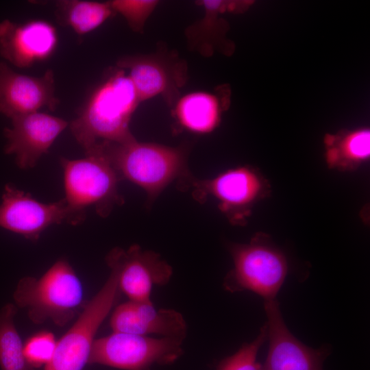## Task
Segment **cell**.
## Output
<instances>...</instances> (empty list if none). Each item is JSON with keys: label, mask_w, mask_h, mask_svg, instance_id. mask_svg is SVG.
I'll return each mask as SVG.
<instances>
[{"label": "cell", "mask_w": 370, "mask_h": 370, "mask_svg": "<svg viewBox=\"0 0 370 370\" xmlns=\"http://www.w3.org/2000/svg\"><path fill=\"white\" fill-rule=\"evenodd\" d=\"M183 340L112 332L95 339L89 365L122 370H151L154 365L173 363L183 354Z\"/></svg>", "instance_id": "obj_7"}, {"label": "cell", "mask_w": 370, "mask_h": 370, "mask_svg": "<svg viewBox=\"0 0 370 370\" xmlns=\"http://www.w3.org/2000/svg\"><path fill=\"white\" fill-rule=\"evenodd\" d=\"M139 103L129 76L116 67L93 90L77 117L69 126L84 152L99 142L131 141L135 137L130 123Z\"/></svg>", "instance_id": "obj_1"}, {"label": "cell", "mask_w": 370, "mask_h": 370, "mask_svg": "<svg viewBox=\"0 0 370 370\" xmlns=\"http://www.w3.org/2000/svg\"><path fill=\"white\" fill-rule=\"evenodd\" d=\"M121 291L114 273L83 306L77 320L57 341L51 360L45 370H83L88 364L95 337L116 304Z\"/></svg>", "instance_id": "obj_6"}, {"label": "cell", "mask_w": 370, "mask_h": 370, "mask_svg": "<svg viewBox=\"0 0 370 370\" xmlns=\"http://www.w3.org/2000/svg\"><path fill=\"white\" fill-rule=\"evenodd\" d=\"M220 105L216 95L196 91L180 97L174 105V115L184 129L197 134H207L219 123Z\"/></svg>", "instance_id": "obj_17"}, {"label": "cell", "mask_w": 370, "mask_h": 370, "mask_svg": "<svg viewBox=\"0 0 370 370\" xmlns=\"http://www.w3.org/2000/svg\"><path fill=\"white\" fill-rule=\"evenodd\" d=\"M264 304L269 349L260 370H323L329 347L313 349L306 345L288 330L276 299L264 301Z\"/></svg>", "instance_id": "obj_12"}, {"label": "cell", "mask_w": 370, "mask_h": 370, "mask_svg": "<svg viewBox=\"0 0 370 370\" xmlns=\"http://www.w3.org/2000/svg\"><path fill=\"white\" fill-rule=\"evenodd\" d=\"M116 67L129 71L140 103L160 95L173 106L188 80L186 63L173 52L125 56L118 59Z\"/></svg>", "instance_id": "obj_8"}, {"label": "cell", "mask_w": 370, "mask_h": 370, "mask_svg": "<svg viewBox=\"0 0 370 370\" xmlns=\"http://www.w3.org/2000/svg\"><path fill=\"white\" fill-rule=\"evenodd\" d=\"M55 27L41 19L0 23V55L18 68H28L49 58L58 45Z\"/></svg>", "instance_id": "obj_15"}, {"label": "cell", "mask_w": 370, "mask_h": 370, "mask_svg": "<svg viewBox=\"0 0 370 370\" xmlns=\"http://www.w3.org/2000/svg\"><path fill=\"white\" fill-rule=\"evenodd\" d=\"M80 159L60 158L64 188L68 206L82 222L86 209L93 207L101 217H107L116 206L123 204L119 193L121 180L100 143L85 152Z\"/></svg>", "instance_id": "obj_4"}, {"label": "cell", "mask_w": 370, "mask_h": 370, "mask_svg": "<svg viewBox=\"0 0 370 370\" xmlns=\"http://www.w3.org/2000/svg\"><path fill=\"white\" fill-rule=\"evenodd\" d=\"M82 223L62 199L49 204L40 202L14 186H5L0 204V227L36 242L41 233L54 224Z\"/></svg>", "instance_id": "obj_9"}, {"label": "cell", "mask_w": 370, "mask_h": 370, "mask_svg": "<svg viewBox=\"0 0 370 370\" xmlns=\"http://www.w3.org/2000/svg\"><path fill=\"white\" fill-rule=\"evenodd\" d=\"M234 267L223 281L231 293L249 291L264 301L275 299L288 273L284 255L269 240L257 236L247 244L230 246Z\"/></svg>", "instance_id": "obj_5"}, {"label": "cell", "mask_w": 370, "mask_h": 370, "mask_svg": "<svg viewBox=\"0 0 370 370\" xmlns=\"http://www.w3.org/2000/svg\"><path fill=\"white\" fill-rule=\"evenodd\" d=\"M267 338L265 324L252 342L243 345L236 353L221 360L217 370H260L261 364L257 362V355Z\"/></svg>", "instance_id": "obj_21"}, {"label": "cell", "mask_w": 370, "mask_h": 370, "mask_svg": "<svg viewBox=\"0 0 370 370\" xmlns=\"http://www.w3.org/2000/svg\"><path fill=\"white\" fill-rule=\"evenodd\" d=\"M185 182L191 184L195 200L201 203L208 196L215 198L220 210L234 223L247 217L262 188L258 174L247 167L232 169L212 179L198 180L190 175Z\"/></svg>", "instance_id": "obj_11"}, {"label": "cell", "mask_w": 370, "mask_h": 370, "mask_svg": "<svg viewBox=\"0 0 370 370\" xmlns=\"http://www.w3.org/2000/svg\"><path fill=\"white\" fill-rule=\"evenodd\" d=\"M84 288L76 272L64 258L58 260L39 278H21L13 294L14 304L27 310L35 324L51 321L65 326L84 301Z\"/></svg>", "instance_id": "obj_3"}, {"label": "cell", "mask_w": 370, "mask_h": 370, "mask_svg": "<svg viewBox=\"0 0 370 370\" xmlns=\"http://www.w3.org/2000/svg\"><path fill=\"white\" fill-rule=\"evenodd\" d=\"M106 261L116 276L120 291L131 301H151L153 288L166 284L173 274L171 265L158 253L136 244L127 249L113 248Z\"/></svg>", "instance_id": "obj_10"}, {"label": "cell", "mask_w": 370, "mask_h": 370, "mask_svg": "<svg viewBox=\"0 0 370 370\" xmlns=\"http://www.w3.org/2000/svg\"><path fill=\"white\" fill-rule=\"evenodd\" d=\"M68 125L64 119L40 112L14 117L3 130L4 152L14 155L20 169L33 168Z\"/></svg>", "instance_id": "obj_13"}, {"label": "cell", "mask_w": 370, "mask_h": 370, "mask_svg": "<svg viewBox=\"0 0 370 370\" xmlns=\"http://www.w3.org/2000/svg\"><path fill=\"white\" fill-rule=\"evenodd\" d=\"M15 304L9 303L0 310V367L1 370H36L29 364L14 323Z\"/></svg>", "instance_id": "obj_19"}, {"label": "cell", "mask_w": 370, "mask_h": 370, "mask_svg": "<svg viewBox=\"0 0 370 370\" xmlns=\"http://www.w3.org/2000/svg\"><path fill=\"white\" fill-rule=\"evenodd\" d=\"M58 340L47 330L37 332L24 343V354L30 365L37 369L45 366L51 360Z\"/></svg>", "instance_id": "obj_23"}, {"label": "cell", "mask_w": 370, "mask_h": 370, "mask_svg": "<svg viewBox=\"0 0 370 370\" xmlns=\"http://www.w3.org/2000/svg\"><path fill=\"white\" fill-rule=\"evenodd\" d=\"M112 332L185 338L187 325L182 314L173 309H156L151 301L129 300L117 306L110 320Z\"/></svg>", "instance_id": "obj_16"}, {"label": "cell", "mask_w": 370, "mask_h": 370, "mask_svg": "<svg viewBox=\"0 0 370 370\" xmlns=\"http://www.w3.org/2000/svg\"><path fill=\"white\" fill-rule=\"evenodd\" d=\"M99 143L120 180L144 190L149 204L173 181L184 182L191 175L184 146L142 143L136 138L123 143Z\"/></svg>", "instance_id": "obj_2"}, {"label": "cell", "mask_w": 370, "mask_h": 370, "mask_svg": "<svg viewBox=\"0 0 370 370\" xmlns=\"http://www.w3.org/2000/svg\"><path fill=\"white\" fill-rule=\"evenodd\" d=\"M331 141L334 143L332 139ZM328 151V162L330 166L341 169L351 168L366 160L370 153L369 130H358L341 138L340 142Z\"/></svg>", "instance_id": "obj_20"}, {"label": "cell", "mask_w": 370, "mask_h": 370, "mask_svg": "<svg viewBox=\"0 0 370 370\" xmlns=\"http://www.w3.org/2000/svg\"><path fill=\"white\" fill-rule=\"evenodd\" d=\"M113 14L109 1L61 0L57 1L55 11L57 21L79 36L97 29Z\"/></svg>", "instance_id": "obj_18"}, {"label": "cell", "mask_w": 370, "mask_h": 370, "mask_svg": "<svg viewBox=\"0 0 370 370\" xmlns=\"http://www.w3.org/2000/svg\"><path fill=\"white\" fill-rule=\"evenodd\" d=\"M109 3L114 14H121L130 29L141 33L145 25L158 5L156 0H112Z\"/></svg>", "instance_id": "obj_22"}, {"label": "cell", "mask_w": 370, "mask_h": 370, "mask_svg": "<svg viewBox=\"0 0 370 370\" xmlns=\"http://www.w3.org/2000/svg\"><path fill=\"white\" fill-rule=\"evenodd\" d=\"M60 101L55 94L54 73L47 70L41 77L18 73L0 62V112L12 119L38 112L46 107L54 111Z\"/></svg>", "instance_id": "obj_14"}]
</instances>
